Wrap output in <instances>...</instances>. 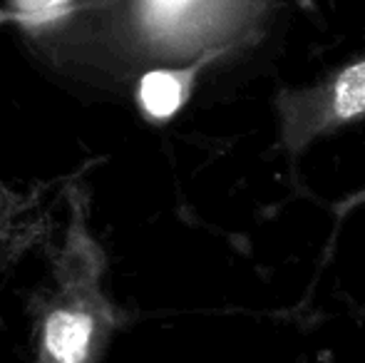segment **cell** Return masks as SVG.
I'll return each mask as SVG.
<instances>
[{"mask_svg":"<svg viewBox=\"0 0 365 363\" xmlns=\"http://www.w3.org/2000/svg\"><path fill=\"white\" fill-rule=\"evenodd\" d=\"M303 120L308 122L303 130V140L318 130L346 125V122L361 120L365 115V60L353 63L351 68L341 70L331 85L308 92Z\"/></svg>","mask_w":365,"mask_h":363,"instance_id":"cell-1","label":"cell"},{"mask_svg":"<svg viewBox=\"0 0 365 363\" xmlns=\"http://www.w3.org/2000/svg\"><path fill=\"white\" fill-rule=\"evenodd\" d=\"M92 324L82 314H68L60 311L48 324V349L60 363H80L90 346Z\"/></svg>","mask_w":365,"mask_h":363,"instance_id":"cell-2","label":"cell"},{"mask_svg":"<svg viewBox=\"0 0 365 363\" xmlns=\"http://www.w3.org/2000/svg\"><path fill=\"white\" fill-rule=\"evenodd\" d=\"M184 95H187V83L184 75L179 73H167V70H157L149 73L142 80L140 88V100L142 107L157 120H167L174 112L182 107Z\"/></svg>","mask_w":365,"mask_h":363,"instance_id":"cell-3","label":"cell"},{"mask_svg":"<svg viewBox=\"0 0 365 363\" xmlns=\"http://www.w3.org/2000/svg\"><path fill=\"white\" fill-rule=\"evenodd\" d=\"M70 0H13L15 13L30 25H45L58 20L68 10Z\"/></svg>","mask_w":365,"mask_h":363,"instance_id":"cell-4","label":"cell"},{"mask_svg":"<svg viewBox=\"0 0 365 363\" xmlns=\"http://www.w3.org/2000/svg\"><path fill=\"white\" fill-rule=\"evenodd\" d=\"M361 199H365V194H363V197H361Z\"/></svg>","mask_w":365,"mask_h":363,"instance_id":"cell-5","label":"cell"}]
</instances>
